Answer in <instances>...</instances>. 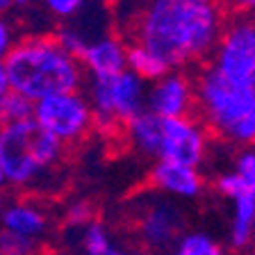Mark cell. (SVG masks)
Masks as SVG:
<instances>
[{
	"mask_svg": "<svg viewBox=\"0 0 255 255\" xmlns=\"http://www.w3.org/2000/svg\"><path fill=\"white\" fill-rule=\"evenodd\" d=\"M196 117L214 139L249 148L255 146V87L223 80L212 66H201L194 75Z\"/></svg>",
	"mask_w": 255,
	"mask_h": 255,
	"instance_id": "cell-3",
	"label": "cell"
},
{
	"mask_svg": "<svg viewBox=\"0 0 255 255\" xmlns=\"http://www.w3.org/2000/svg\"><path fill=\"white\" fill-rule=\"evenodd\" d=\"M48 212L34 201H11L5 203L2 212H0V230L21 235L25 239L37 242L43 233L48 230Z\"/></svg>",
	"mask_w": 255,
	"mask_h": 255,
	"instance_id": "cell-13",
	"label": "cell"
},
{
	"mask_svg": "<svg viewBox=\"0 0 255 255\" xmlns=\"http://www.w3.org/2000/svg\"><path fill=\"white\" fill-rule=\"evenodd\" d=\"M148 85L134 73L121 71L105 78H87L85 96L94 112V128L105 132H119L128 121L146 110Z\"/></svg>",
	"mask_w": 255,
	"mask_h": 255,
	"instance_id": "cell-5",
	"label": "cell"
},
{
	"mask_svg": "<svg viewBox=\"0 0 255 255\" xmlns=\"http://www.w3.org/2000/svg\"><path fill=\"white\" fill-rule=\"evenodd\" d=\"M30 0H0V14L5 16L7 11L11 9H21V7H27Z\"/></svg>",
	"mask_w": 255,
	"mask_h": 255,
	"instance_id": "cell-26",
	"label": "cell"
},
{
	"mask_svg": "<svg viewBox=\"0 0 255 255\" xmlns=\"http://www.w3.org/2000/svg\"><path fill=\"white\" fill-rule=\"evenodd\" d=\"M126 69L130 71V73H134L141 82H146V85L159 80L162 75H166L171 71L157 55L150 53L148 48H143L141 43H137V41H128Z\"/></svg>",
	"mask_w": 255,
	"mask_h": 255,
	"instance_id": "cell-17",
	"label": "cell"
},
{
	"mask_svg": "<svg viewBox=\"0 0 255 255\" xmlns=\"http://www.w3.org/2000/svg\"><path fill=\"white\" fill-rule=\"evenodd\" d=\"M126 39L114 32H105L87 43L85 50L78 55V62L82 64L87 78H105L126 71Z\"/></svg>",
	"mask_w": 255,
	"mask_h": 255,
	"instance_id": "cell-12",
	"label": "cell"
},
{
	"mask_svg": "<svg viewBox=\"0 0 255 255\" xmlns=\"http://www.w3.org/2000/svg\"><path fill=\"white\" fill-rule=\"evenodd\" d=\"M146 110L159 119H182L196 114V85L189 71H169L150 82L146 91Z\"/></svg>",
	"mask_w": 255,
	"mask_h": 255,
	"instance_id": "cell-10",
	"label": "cell"
},
{
	"mask_svg": "<svg viewBox=\"0 0 255 255\" xmlns=\"http://www.w3.org/2000/svg\"><path fill=\"white\" fill-rule=\"evenodd\" d=\"M32 119L64 146L82 141L94 130V112L85 91L48 96L34 103Z\"/></svg>",
	"mask_w": 255,
	"mask_h": 255,
	"instance_id": "cell-8",
	"label": "cell"
},
{
	"mask_svg": "<svg viewBox=\"0 0 255 255\" xmlns=\"http://www.w3.org/2000/svg\"><path fill=\"white\" fill-rule=\"evenodd\" d=\"M5 185H7V182H5V173H2V166H0V189H2Z\"/></svg>",
	"mask_w": 255,
	"mask_h": 255,
	"instance_id": "cell-29",
	"label": "cell"
},
{
	"mask_svg": "<svg viewBox=\"0 0 255 255\" xmlns=\"http://www.w3.org/2000/svg\"><path fill=\"white\" fill-rule=\"evenodd\" d=\"M212 153V134L198 121V117L162 119V141L157 159L203 169ZM155 159V162H157Z\"/></svg>",
	"mask_w": 255,
	"mask_h": 255,
	"instance_id": "cell-9",
	"label": "cell"
},
{
	"mask_svg": "<svg viewBox=\"0 0 255 255\" xmlns=\"http://www.w3.org/2000/svg\"><path fill=\"white\" fill-rule=\"evenodd\" d=\"M207 66L233 85L255 87V18L228 16Z\"/></svg>",
	"mask_w": 255,
	"mask_h": 255,
	"instance_id": "cell-7",
	"label": "cell"
},
{
	"mask_svg": "<svg viewBox=\"0 0 255 255\" xmlns=\"http://www.w3.org/2000/svg\"><path fill=\"white\" fill-rule=\"evenodd\" d=\"M64 143L48 134L34 119L0 128V166L11 187H34L59 169Z\"/></svg>",
	"mask_w": 255,
	"mask_h": 255,
	"instance_id": "cell-4",
	"label": "cell"
},
{
	"mask_svg": "<svg viewBox=\"0 0 255 255\" xmlns=\"http://www.w3.org/2000/svg\"><path fill=\"white\" fill-rule=\"evenodd\" d=\"M39 2L53 18L69 23L73 18H78L94 0H39Z\"/></svg>",
	"mask_w": 255,
	"mask_h": 255,
	"instance_id": "cell-21",
	"label": "cell"
},
{
	"mask_svg": "<svg viewBox=\"0 0 255 255\" xmlns=\"http://www.w3.org/2000/svg\"><path fill=\"white\" fill-rule=\"evenodd\" d=\"M228 249L235 253H246L255 246V201L246 189H239L228 198Z\"/></svg>",
	"mask_w": 255,
	"mask_h": 255,
	"instance_id": "cell-14",
	"label": "cell"
},
{
	"mask_svg": "<svg viewBox=\"0 0 255 255\" xmlns=\"http://www.w3.org/2000/svg\"><path fill=\"white\" fill-rule=\"evenodd\" d=\"M226 21L221 0H143L130 32L171 71H189L210 62Z\"/></svg>",
	"mask_w": 255,
	"mask_h": 255,
	"instance_id": "cell-1",
	"label": "cell"
},
{
	"mask_svg": "<svg viewBox=\"0 0 255 255\" xmlns=\"http://www.w3.org/2000/svg\"><path fill=\"white\" fill-rule=\"evenodd\" d=\"M169 255H230L228 246L221 244L212 233L201 228L185 230L171 246Z\"/></svg>",
	"mask_w": 255,
	"mask_h": 255,
	"instance_id": "cell-18",
	"label": "cell"
},
{
	"mask_svg": "<svg viewBox=\"0 0 255 255\" xmlns=\"http://www.w3.org/2000/svg\"><path fill=\"white\" fill-rule=\"evenodd\" d=\"M9 91L30 103L48 96L82 91L87 73L78 57L64 50L53 34H30L16 39L9 55L2 59Z\"/></svg>",
	"mask_w": 255,
	"mask_h": 255,
	"instance_id": "cell-2",
	"label": "cell"
},
{
	"mask_svg": "<svg viewBox=\"0 0 255 255\" xmlns=\"http://www.w3.org/2000/svg\"><path fill=\"white\" fill-rule=\"evenodd\" d=\"M14 34H16V32H14V25L9 23V18L0 14V62H2V59L9 55L11 46L16 43Z\"/></svg>",
	"mask_w": 255,
	"mask_h": 255,
	"instance_id": "cell-24",
	"label": "cell"
},
{
	"mask_svg": "<svg viewBox=\"0 0 255 255\" xmlns=\"http://www.w3.org/2000/svg\"><path fill=\"white\" fill-rule=\"evenodd\" d=\"M230 169L239 175V180L244 185V189L249 191L255 201V146L249 148H239L233 157V166Z\"/></svg>",
	"mask_w": 255,
	"mask_h": 255,
	"instance_id": "cell-20",
	"label": "cell"
},
{
	"mask_svg": "<svg viewBox=\"0 0 255 255\" xmlns=\"http://www.w3.org/2000/svg\"><path fill=\"white\" fill-rule=\"evenodd\" d=\"M64 221H66V226H71V228L82 230L87 223L96 221V210L87 198H75V201L69 203V207H66Z\"/></svg>",
	"mask_w": 255,
	"mask_h": 255,
	"instance_id": "cell-22",
	"label": "cell"
},
{
	"mask_svg": "<svg viewBox=\"0 0 255 255\" xmlns=\"http://www.w3.org/2000/svg\"><path fill=\"white\" fill-rule=\"evenodd\" d=\"M32 110H34V103H30L16 91H7L0 98V128L32 119Z\"/></svg>",
	"mask_w": 255,
	"mask_h": 255,
	"instance_id": "cell-19",
	"label": "cell"
},
{
	"mask_svg": "<svg viewBox=\"0 0 255 255\" xmlns=\"http://www.w3.org/2000/svg\"><path fill=\"white\" fill-rule=\"evenodd\" d=\"M0 253L2 255H34V242L21 235L0 230Z\"/></svg>",
	"mask_w": 255,
	"mask_h": 255,
	"instance_id": "cell-23",
	"label": "cell"
},
{
	"mask_svg": "<svg viewBox=\"0 0 255 255\" xmlns=\"http://www.w3.org/2000/svg\"><path fill=\"white\" fill-rule=\"evenodd\" d=\"M80 251L82 255H128V246H123L112 230L103 221H91L80 230Z\"/></svg>",
	"mask_w": 255,
	"mask_h": 255,
	"instance_id": "cell-16",
	"label": "cell"
},
{
	"mask_svg": "<svg viewBox=\"0 0 255 255\" xmlns=\"http://www.w3.org/2000/svg\"><path fill=\"white\" fill-rule=\"evenodd\" d=\"M226 9L239 16H251L255 18V0H221Z\"/></svg>",
	"mask_w": 255,
	"mask_h": 255,
	"instance_id": "cell-25",
	"label": "cell"
},
{
	"mask_svg": "<svg viewBox=\"0 0 255 255\" xmlns=\"http://www.w3.org/2000/svg\"><path fill=\"white\" fill-rule=\"evenodd\" d=\"M148 182L155 191L173 198V201H198L207 189V180L201 169L175 162H153L148 171Z\"/></svg>",
	"mask_w": 255,
	"mask_h": 255,
	"instance_id": "cell-11",
	"label": "cell"
},
{
	"mask_svg": "<svg viewBox=\"0 0 255 255\" xmlns=\"http://www.w3.org/2000/svg\"><path fill=\"white\" fill-rule=\"evenodd\" d=\"M126 143L143 159H157L159 141H162V119L155 117L153 112L143 110L141 114L128 121L121 130Z\"/></svg>",
	"mask_w": 255,
	"mask_h": 255,
	"instance_id": "cell-15",
	"label": "cell"
},
{
	"mask_svg": "<svg viewBox=\"0 0 255 255\" xmlns=\"http://www.w3.org/2000/svg\"><path fill=\"white\" fill-rule=\"evenodd\" d=\"M253 249H255V246H253Z\"/></svg>",
	"mask_w": 255,
	"mask_h": 255,
	"instance_id": "cell-31",
	"label": "cell"
},
{
	"mask_svg": "<svg viewBox=\"0 0 255 255\" xmlns=\"http://www.w3.org/2000/svg\"><path fill=\"white\" fill-rule=\"evenodd\" d=\"M128 255H159V253H153V251H146V249H139V246H132L128 251Z\"/></svg>",
	"mask_w": 255,
	"mask_h": 255,
	"instance_id": "cell-28",
	"label": "cell"
},
{
	"mask_svg": "<svg viewBox=\"0 0 255 255\" xmlns=\"http://www.w3.org/2000/svg\"><path fill=\"white\" fill-rule=\"evenodd\" d=\"M9 91V85H7V75H5V66H2V62H0V98Z\"/></svg>",
	"mask_w": 255,
	"mask_h": 255,
	"instance_id": "cell-27",
	"label": "cell"
},
{
	"mask_svg": "<svg viewBox=\"0 0 255 255\" xmlns=\"http://www.w3.org/2000/svg\"><path fill=\"white\" fill-rule=\"evenodd\" d=\"M0 255H2V253H0Z\"/></svg>",
	"mask_w": 255,
	"mask_h": 255,
	"instance_id": "cell-30",
	"label": "cell"
},
{
	"mask_svg": "<svg viewBox=\"0 0 255 255\" xmlns=\"http://www.w3.org/2000/svg\"><path fill=\"white\" fill-rule=\"evenodd\" d=\"M128 221L139 249L164 253L187 230L185 210L178 201L155 189L141 191L128 201Z\"/></svg>",
	"mask_w": 255,
	"mask_h": 255,
	"instance_id": "cell-6",
	"label": "cell"
}]
</instances>
